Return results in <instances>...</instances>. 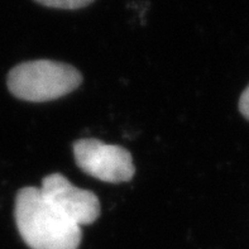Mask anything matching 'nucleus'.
<instances>
[{
	"instance_id": "obj_1",
	"label": "nucleus",
	"mask_w": 249,
	"mask_h": 249,
	"mask_svg": "<svg viewBox=\"0 0 249 249\" xmlns=\"http://www.w3.org/2000/svg\"><path fill=\"white\" fill-rule=\"evenodd\" d=\"M16 223L31 249H77L81 242V228L57 212L38 187L18 193Z\"/></svg>"
},
{
	"instance_id": "obj_2",
	"label": "nucleus",
	"mask_w": 249,
	"mask_h": 249,
	"mask_svg": "<svg viewBox=\"0 0 249 249\" xmlns=\"http://www.w3.org/2000/svg\"><path fill=\"white\" fill-rule=\"evenodd\" d=\"M82 76L71 65L51 60L17 65L8 75V88L18 99L43 103L62 98L79 88Z\"/></svg>"
},
{
	"instance_id": "obj_3",
	"label": "nucleus",
	"mask_w": 249,
	"mask_h": 249,
	"mask_svg": "<svg viewBox=\"0 0 249 249\" xmlns=\"http://www.w3.org/2000/svg\"><path fill=\"white\" fill-rule=\"evenodd\" d=\"M75 161L85 174L111 183L132 180L136 168L132 156L119 145L105 144L94 138L79 139L73 143Z\"/></svg>"
},
{
	"instance_id": "obj_4",
	"label": "nucleus",
	"mask_w": 249,
	"mask_h": 249,
	"mask_svg": "<svg viewBox=\"0 0 249 249\" xmlns=\"http://www.w3.org/2000/svg\"><path fill=\"white\" fill-rule=\"evenodd\" d=\"M44 199L73 224L89 225L100 214V202L94 193L76 187L61 174L48 175L39 187Z\"/></svg>"
},
{
	"instance_id": "obj_5",
	"label": "nucleus",
	"mask_w": 249,
	"mask_h": 249,
	"mask_svg": "<svg viewBox=\"0 0 249 249\" xmlns=\"http://www.w3.org/2000/svg\"><path fill=\"white\" fill-rule=\"evenodd\" d=\"M35 1L44 6H48V8L73 10L91 4L94 0H35Z\"/></svg>"
},
{
	"instance_id": "obj_6",
	"label": "nucleus",
	"mask_w": 249,
	"mask_h": 249,
	"mask_svg": "<svg viewBox=\"0 0 249 249\" xmlns=\"http://www.w3.org/2000/svg\"><path fill=\"white\" fill-rule=\"evenodd\" d=\"M239 110L249 120V86L244 90L239 100Z\"/></svg>"
}]
</instances>
